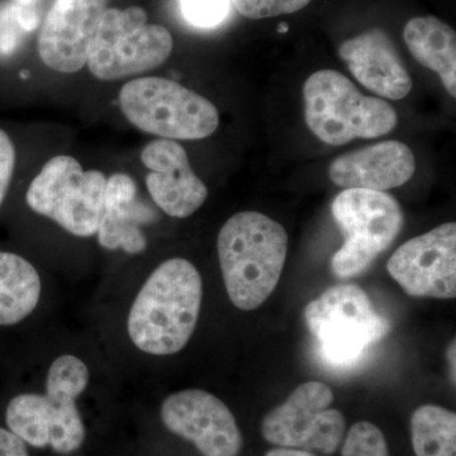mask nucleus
Wrapping results in <instances>:
<instances>
[{"instance_id": "obj_1", "label": "nucleus", "mask_w": 456, "mask_h": 456, "mask_svg": "<svg viewBox=\"0 0 456 456\" xmlns=\"http://www.w3.org/2000/svg\"><path fill=\"white\" fill-rule=\"evenodd\" d=\"M202 297V278L191 261H164L142 285L128 314L134 346L151 355L184 349L196 330Z\"/></svg>"}, {"instance_id": "obj_2", "label": "nucleus", "mask_w": 456, "mask_h": 456, "mask_svg": "<svg viewBox=\"0 0 456 456\" xmlns=\"http://www.w3.org/2000/svg\"><path fill=\"white\" fill-rule=\"evenodd\" d=\"M218 259L231 302L242 311L260 307L274 292L288 254V233L259 212H240L221 228Z\"/></svg>"}, {"instance_id": "obj_3", "label": "nucleus", "mask_w": 456, "mask_h": 456, "mask_svg": "<svg viewBox=\"0 0 456 456\" xmlns=\"http://www.w3.org/2000/svg\"><path fill=\"white\" fill-rule=\"evenodd\" d=\"M308 128L332 146L355 139H377L395 130V108L380 98L367 97L345 75L335 70L312 74L303 88Z\"/></svg>"}, {"instance_id": "obj_4", "label": "nucleus", "mask_w": 456, "mask_h": 456, "mask_svg": "<svg viewBox=\"0 0 456 456\" xmlns=\"http://www.w3.org/2000/svg\"><path fill=\"white\" fill-rule=\"evenodd\" d=\"M305 323L327 364L350 367L383 340L391 322L375 310L368 293L355 284L329 288L305 310Z\"/></svg>"}, {"instance_id": "obj_5", "label": "nucleus", "mask_w": 456, "mask_h": 456, "mask_svg": "<svg viewBox=\"0 0 456 456\" xmlns=\"http://www.w3.org/2000/svg\"><path fill=\"white\" fill-rule=\"evenodd\" d=\"M126 118L140 131L167 140H202L220 125L208 99L165 77L131 80L119 93Z\"/></svg>"}, {"instance_id": "obj_6", "label": "nucleus", "mask_w": 456, "mask_h": 456, "mask_svg": "<svg viewBox=\"0 0 456 456\" xmlns=\"http://www.w3.org/2000/svg\"><path fill=\"white\" fill-rule=\"evenodd\" d=\"M331 209L345 239L331 260L332 272L341 279L362 274L403 227L401 206L384 191L345 189L335 198Z\"/></svg>"}, {"instance_id": "obj_7", "label": "nucleus", "mask_w": 456, "mask_h": 456, "mask_svg": "<svg viewBox=\"0 0 456 456\" xmlns=\"http://www.w3.org/2000/svg\"><path fill=\"white\" fill-rule=\"evenodd\" d=\"M107 178L98 170H84L77 159L55 156L42 167L27 191L29 208L69 233L97 235L103 213Z\"/></svg>"}, {"instance_id": "obj_8", "label": "nucleus", "mask_w": 456, "mask_h": 456, "mask_svg": "<svg viewBox=\"0 0 456 456\" xmlns=\"http://www.w3.org/2000/svg\"><path fill=\"white\" fill-rule=\"evenodd\" d=\"M173 36L163 26L149 25L142 8H108L90 46V73L118 80L152 70L169 59Z\"/></svg>"}, {"instance_id": "obj_9", "label": "nucleus", "mask_w": 456, "mask_h": 456, "mask_svg": "<svg viewBox=\"0 0 456 456\" xmlns=\"http://www.w3.org/2000/svg\"><path fill=\"white\" fill-rule=\"evenodd\" d=\"M332 402L334 392L325 383H303L264 417L261 434L278 448L335 454L344 440L346 419L331 408Z\"/></svg>"}, {"instance_id": "obj_10", "label": "nucleus", "mask_w": 456, "mask_h": 456, "mask_svg": "<svg viewBox=\"0 0 456 456\" xmlns=\"http://www.w3.org/2000/svg\"><path fill=\"white\" fill-rule=\"evenodd\" d=\"M83 391L47 377L46 395L26 393L9 402L5 421L9 430L35 448L50 446L59 454L77 452L86 439L77 398Z\"/></svg>"}, {"instance_id": "obj_11", "label": "nucleus", "mask_w": 456, "mask_h": 456, "mask_svg": "<svg viewBox=\"0 0 456 456\" xmlns=\"http://www.w3.org/2000/svg\"><path fill=\"white\" fill-rule=\"evenodd\" d=\"M389 275L411 297H456V224H440L399 246L387 264Z\"/></svg>"}, {"instance_id": "obj_12", "label": "nucleus", "mask_w": 456, "mask_h": 456, "mask_svg": "<svg viewBox=\"0 0 456 456\" xmlns=\"http://www.w3.org/2000/svg\"><path fill=\"white\" fill-rule=\"evenodd\" d=\"M165 428L191 441L203 456H239L242 435L230 408L202 389H185L165 399Z\"/></svg>"}, {"instance_id": "obj_13", "label": "nucleus", "mask_w": 456, "mask_h": 456, "mask_svg": "<svg viewBox=\"0 0 456 456\" xmlns=\"http://www.w3.org/2000/svg\"><path fill=\"white\" fill-rule=\"evenodd\" d=\"M108 4L110 0H55L38 37L42 62L57 73L82 70Z\"/></svg>"}, {"instance_id": "obj_14", "label": "nucleus", "mask_w": 456, "mask_h": 456, "mask_svg": "<svg viewBox=\"0 0 456 456\" xmlns=\"http://www.w3.org/2000/svg\"><path fill=\"white\" fill-rule=\"evenodd\" d=\"M141 160L151 170L146 176L150 196L170 217L187 218L206 202L208 189L194 174L180 143L167 139L151 141L142 150Z\"/></svg>"}, {"instance_id": "obj_15", "label": "nucleus", "mask_w": 456, "mask_h": 456, "mask_svg": "<svg viewBox=\"0 0 456 456\" xmlns=\"http://www.w3.org/2000/svg\"><path fill=\"white\" fill-rule=\"evenodd\" d=\"M338 55L362 86L380 97L399 101L410 94L412 79L383 29L374 28L341 45Z\"/></svg>"}, {"instance_id": "obj_16", "label": "nucleus", "mask_w": 456, "mask_h": 456, "mask_svg": "<svg viewBox=\"0 0 456 456\" xmlns=\"http://www.w3.org/2000/svg\"><path fill=\"white\" fill-rule=\"evenodd\" d=\"M415 170V155L406 143L384 141L336 159L329 175L341 188L384 191L406 184Z\"/></svg>"}, {"instance_id": "obj_17", "label": "nucleus", "mask_w": 456, "mask_h": 456, "mask_svg": "<svg viewBox=\"0 0 456 456\" xmlns=\"http://www.w3.org/2000/svg\"><path fill=\"white\" fill-rule=\"evenodd\" d=\"M156 212L140 200L136 183L127 174L107 179L103 213L97 231L99 244L107 250L131 255L146 250L147 240L141 226L151 224Z\"/></svg>"}, {"instance_id": "obj_18", "label": "nucleus", "mask_w": 456, "mask_h": 456, "mask_svg": "<svg viewBox=\"0 0 456 456\" xmlns=\"http://www.w3.org/2000/svg\"><path fill=\"white\" fill-rule=\"evenodd\" d=\"M404 42L416 61L439 75L445 89L456 97V33L434 16L408 20Z\"/></svg>"}, {"instance_id": "obj_19", "label": "nucleus", "mask_w": 456, "mask_h": 456, "mask_svg": "<svg viewBox=\"0 0 456 456\" xmlns=\"http://www.w3.org/2000/svg\"><path fill=\"white\" fill-rule=\"evenodd\" d=\"M41 278L25 257L0 251V326L25 320L37 307Z\"/></svg>"}, {"instance_id": "obj_20", "label": "nucleus", "mask_w": 456, "mask_h": 456, "mask_svg": "<svg viewBox=\"0 0 456 456\" xmlns=\"http://www.w3.org/2000/svg\"><path fill=\"white\" fill-rule=\"evenodd\" d=\"M416 456H456V415L448 408L425 404L411 417Z\"/></svg>"}, {"instance_id": "obj_21", "label": "nucleus", "mask_w": 456, "mask_h": 456, "mask_svg": "<svg viewBox=\"0 0 456 456\" xmlns=\"http://www.w3.org/2000/svg\"><path fill=\"white\" fill-rule=\"evenodd\" d=\"M341 456H389L388 444L378 426L356 422L345 437Z\"/></svg>"}, {"instance_id": "obj_22", "label": "nucleus", "mask_w": 456, "mask_h": 456, "mask_svg": "<svg viewBox=\"0 0 456 456\" xmlns=\"http://www.w3.org/2000/svg\"><path fill=\"white\" fill-rule=\"evenodd\" d=\"M180 7L191 25L213 28L227 17L230 0H180Z\"/></svg>"}, {"instance_id": "obj_23", "label": "nucleus", "mask_w": 456, "mask_h": 456, "mask_svg": "<svg viewBox=\"0 0 456 456\" xmlns=\"http://www.w3.org/2000/svg\"><path fill=\"white\" fill-rule=\"evenodd\" d=\"M310 2L311 0H230L239 13L250 20L296 13L307 7Z\"/></svg>"}, {"instance_id": "obj_24", "label": "nucleus", "mask_w": 456, "mask_h": 456, "mask_svg": "<svg viewBox=\"0 0 456 456\" xmlns=\"http://www.w3.org/2000/svg\"><path fill=\"white\" fill-rule=\"evenodd\" d=\"M25 32L18 20L13 4L8 3L3 5L0 8V53H9L16 49L20 35Z\"/></svg>"}, {"instance_id": "obj_25", "label": "nucleus", "mask_w": 456, "mask_h": 456, "mask_svg": "<svg viewBox=\"0 0 456 456\" xmlns=\"http://www.w3.org/2000/svg\"><path fill=\"white\" fill-rule=\"evenodd\" d=\"M16 167V147L9 134L0 128V207L7 196Z\"/></svg>"}, {"instance_id": "obj_26", "label": "nucleus", "mask_w": 456, "mask_h": 456, "mask_svg": "<svg viewBox=\"0 0 456 456\" xmlns=\"http://www.w3.org/2000/svg\"><path fill=\"white\" fill-rule=\"evenodd\" d=\"M0 456H29L25 441L11 430L0 428Z\"/></svg>"}, {"instance_id": "obj_27", "label": "nucleus", "mask_w": 456, "mask_h": 456, "mask_svg": "<svg viewBox=\"0 0 456 456\" xmlns=\"http://www.w3.org/2000/svg\"><path fill=\"white\" fill-rule=\"evenodd\" d=\"M265 456H317L311 452L301 449L275 448L269 450Z\"/></svg>"}, {"instance_id": "obj_28", "label": "nucleus", "mask_w": 456, "mask_h": 456, "mask_svg": "<svg viewBox=\"0 0 456 456\" xmlns=\"http://www.w3.org/2000/svg\"><path fill=\"white\" fill-rule=\"evenodd\" d=\"M455 340H452V344H450L449 349H448V362H449V370H450V378L452 379V383L455 384L456 379V367H455V359H456V353H455Z\"/></svg>"}, {"instance_id": "obj_29", "label": "nucleus", "mask_w": 456, "mask_h": 456, "mask_svg": "<svg viewBox=\"0 0 456 456\" xmlns=\"http://www.w3.org/2000/svg\"><path fill=\"white\" fill-rule=\"evenodd\" d=\"M13 2L22 5H36L38 0H13Z\"/></svg>"}, {"instance_id": "obj_30", "label": "nucleus", "mask_w": 456, "mask_h": 456, "mask_svg": "<svg viewBox=\"0 0 456 456\" xmlns=\"http://www.w3.org/2000/svg\"><path fill=\"white\" fill-rule=\"evenodd\" d=\"M279 32L284 33L288 31L287 23H281V28L278 29Z\"/></svg>"}, {"instance_id": "obj_31", "label": "nucleus", "mask_w": 456, "mask_h": 456, "mask_svg": "<svg viewBox=\"0 0 456 456\" xmlns=\"http://www.w3.org/2000/svg\"><path fill=\"white\" fill-rule=\"evenodd\" d=\"M20 77H22L23 79H26V77H29L28 71H22V73H20Z\"/></svg>"}]
</instances>
